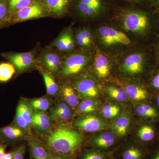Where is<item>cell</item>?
Returning <instances> with one entry per match:
<instances>
[{"instance_id":"1","label":"cell","mask_w":159,"mask_h":159,"mask_svg":"<svg viewBox=\"0 0 159 159\" xmlns=\"http://www.w3.org/2000/svg\"><path fill=\"white\" fill-rule=\"evenodd\" d=\"M123 28L126 31L147 37L155 33L156 11L126 8L118 13Z\"/></svg>"},{"instance_id":"2","label":"cell","mask_w":159,"mask_h":159,"mask_svg":"<svg viewBox=\"0 0 159 159\" xmlns=\"http://www.w3.org/2000/svg\"><path fill=\"white\" fill-rule=\"evenodd\" d=\"M83 141L82 134L62 124L54 127L46 139L47 145L51 150L66 155L75 153Z\"/></svg>"},{"instance_id":"3","label":"cell","mask_w":159,"mask_h":159,"mask_svg":"<svg viewBox=\"0 0 159 159\" xmlns=\"http://www.w3.org/2000/svg\"><path fill=\"white\" fill-rule=\"evenodd\" d=\"M91 57L84 52H76L63 56L61 70L59 74L63 77H69L81 73L88 65Z\"/></svg>"},{"instance_id":"4","label":"cell","mask_w":159,"mask_h":159,"mask_svg":"<svg viewBox=\"0 0 159 159\" xmlns=\"http://www.w3.org/2000/svg\"><path fill=\"white\" fill-rule=\"evenodd\" d=\"M37 54L35 51L16 53L6 52L2 57L12 64L16 70V75L36 68L38 66Z\"/></svg>"},{"instance_id":"5","label":"cell","mask_w":159,"mask_h":159,"mask_svg":"<svg viewBox=\"0 0 159 159\" xmlns=\"http://www.w3.org/2000/svg\"><path fill=\"white\" fill-rule=\"evenodd\" d=\"M47 17H49L48 9L40 0H38L11 15L9 19V26L30 20Z\"/></svg>"},{"instance_id":"6","label":"cell","mask_w":159,"mask_h":159,"mask_svg":"<svg viewBox=\"0 0 159 159\" xmlns=\"http://www.w3.org/2000/svg\"><path fill=\"white\" fill-rule=\"evenodd\" d=\"M61 52L49 47L43 49L37 55L38 66H40L52 74H58L62 65Z\"/></svg>"},{"instance_id":"7","label":"cell","mask_w":159,"mask_h":159,"mask_svg":"<svg viewBox=\"0 0 159 159\" xmlns=\"http://www.w3.org/2000/svg\"><path fill=\"white\" fill-rule=\"evenodd\" d=\"M150 55L146 52H139L128 55L122 66L123 71L130 75H138L147 71Z\"/></svg>"},{"instance_id":"8","label":"cell","mask_w":159,"mask_h":159,"mask_svg":"<svg viewBox=\"0 0 159 159\" xmlns=\"http://www.w3.org/2000/svg\"><path fill=\"white\" fill-rule=\"evenodd\" d=\"M73 7L80 16L93 18L104 11L105 2L104 0H75Z\"/></svg>"},{"instance_id":"9","label":"cell","mask_w":159,"mask_h":159,"mask_svg":"<svg viewBox=\"0 0 159 159\" xmlns=\"http://www.w3.org/2000/svg\"><path fill=\"white\" fill-rule=\"evenodd\" d=\"M99 33L100 39L106 45H128L131 43L129 38L125 33L108 26L100 27Z\"/></svg>"},{"instance_id":"10","label":"cell","mask_w":159,"mask_h":159,"mask_svg":"<svg viewBox=\"0 0 159 159\" xmlns=\"http://www.w3.org/2000/svg\"><path fill=\"white\" fill-rule=\"evenodd\" d=\"M48 11L49 17L60 18L68 13L75 0H40Z\"/></svg>"},{"instance_id":"11","label":"cell","mask_w":159,"mask_h":159,"mask_svg":"<svg viewBox=\"0 0 159 159\" xmlns=\"http://www.w3.org/2000/svg\"><path fill=\"white\" fill-rule=\"evenodd\" d=\"M75 87L80 99H93L99 95L97 83L91 77H84L77 80Z\"/></svg>"},{"instance_id":"12","label":"cell","mask_w":159,"mask_h":159,"mask_svg":"<svg viewBox=\"0 0 159 159\" xmlns=\"http://www.w3.org/2000/svg\"><path fill=\"white\" fill-rule=\"evenodd\" d=\"M74 127L87 132H94L104 128L105 123L97 116L88 115L77 118L74 122Z\"/></svg>"},{"instance_id":"13","label":"cell","mask_w":159,"mask_h":159,"mask_svg":"<svg viewBox=\"0 0 159 159\" xmlns=\"http://www.w3.org/2000/svg\"><path fill=\"white\" fill-rule=\"evenodd\" d=\"M50 47L61 52H70L75 48V42L70 30L66 29L53 42Z\"/></svg>"},{"instance_id":"14","label":"cell","mask_w":159,"mask_h":159,"mask_svg":"<svg viewBox=\"0 0 159 159\" xmlns=\"http://www.w3.org/2000/svg\"><path fill=\"white\" fill-rule=\"evenodd\" d=\"M125 90L129 98L137 102H150L153 96L150 89L143 85L129 84L125 87Z\"/></svg>"},{"instance_id":"15","label":"cell","mask_w":159,"mask_h":159,"mask_svg":"<svg viewBox=\"0 0 159 159\" xmlns=\"http://www.w3.org/2000/svg\"><path fill=\"white\" fill-rule=\"evenodd\" d=\"M137 115L146 122H159V109L150 102H142L137 107Z\"/></svg>"},{"instance_id":"16","label":"cell","mask_w":159,"mask_h":159,"mask_svg":"<svg viewBox=\"0 0 159 159\" xmlns=\"http://www.w3.org/2000/svg\"><path fill=\"white\" fill-rule=\"evenodd\" d=\"M16 125H8L0 128V138L7 144H13L24 137V131Z\"/></svg>"},{"instance_id":"17","label":"cell","mask_w":159,"mask_h":159,"mask_svg":"<svg viewBox=\"0 0 159 159\" xmlns=\"http://www.w3.org/2000/svg\"><path fill=\"white\" fill-rule=\"evenodd\" d=\"M110 69L108 58L97 51L94 61V69L97 76L100 79L106 78L110 73Z\"/></svg>"},{"instance_id":"18","label":"cell","mask_w":159,"mask_h":159,"mask_svg":"<svg viewBox=\"0 0 159 159\" xmlns=\"http://www.w3.org/2000/svg\"><path fill=\"white\" fill-rule=\"evenodd\" d=\"M31 125L42 133L48 132L52 128L51 118L43 112H33Z\"/></svg>"},{"instance_id":"19","label":"cell","mask_w":159,"mask_h":159,"mask_svg":"<svg viewBox=\"0 0 159 159\" xmlns=\"http://www.w3.org/2000/svg\"><path fill=\"white\" fill-rule=\"evenodd\" d=\"M153 122H147L141 125L138 131V136L143 143L149 144L153 142L158 136L157 129Z\"/></svg>"},{"instance_id":"20","label":"cell","mask_w":159,"mask_h":159,"mask_svg":"<svg viewBox=\"0 0 159 159\" xmlns=\"http://www.w3.org/2000/svg\"><path fill=\"white\" fill-rule=\"evenodd\" d=\"M36 69L42 75L48 94L53 97L57 96L59 92V87L53 77V74L40 66H37Z\"/></svg>"},{"instance_id":"21","label":"cell","mask_w":159,"mask_h":159,"mask_svg":"<svg viewBox=\"0 0 159 159\" xmlns=\"http://www.w3.org/2000/svg\"><path fill=\"white\" fill-rule=\"evenodd\" d=\"M30 153L33 159H51L48 152L43 143L36 138H31L29 141Z\"/></svg>"},{"instance_id":"22","label":"cell","mask_w":159,"mask_h":159,"mask_svg":"<svg viewBox=\"0 0 159 159\" xmlns=\"http://www.w3.org/2000/svg\"><path fill=\"white\" fill-rule=\"evenodd\" d=\"M75 40L78 45L85 51L91 50L93 47V35L88 28H84L77 31Z\"/></svg>"},{"instance_id":"23","label":"cell","mask_w":159,"mask_h":159,"mask_svg":"<svg viewBox=\"0 0 159 159\" xmlns=\"http://www.w3.org/2000/svg\"><path fill=\"white\" fill-rule=\"evenodd\" d=\"M116 137L113 133L107 131L95 137L92 141V144L99 148H107L115 143Z\"/></svg>"},{"instance_id":"24","label":"cell","mask_w":159,"mask_h":159,"mask_svg":"<svg viewBox=\"0 0 159 159\" xmlns=\"http://www.w3.org/2000/svg\"><path fill=\"white\" fill-rule=\"evenodd\" d=\"M61 91L63 98L71 107H76L79 104V98L72 86L65 84L61 86Z\"/></svg>"},{"instance_id":"25","label":"cell","mask_w":159,"mask_h":159,"mask_svg":"<svg viewBox=\"0 0 159 159\" xmlns=\"http://www.w3.org/2000/svg\"><path fill=\"white\" fill-rule=\"evenodd\" d=\"M70 107L66 102H60L52 111V116L58 121L68 120L72 114Z\"/></svg>"},{"instance_id":"26","label":"cell","mask_w":159,"mask_h":159,"mask_svg":"<svg viewBox=\"0 0 159 159\" xmlns=\"http://www.w3.org/2000/svg\"><path fill=\"white\" fill-rule=\"evenodd\" d=\"M130 121V117L126 115H122L117 118L113 125L115 133L119 137L124 136L128 131Z\"/></svg>"},{"instance_id":"27","label":"cell","mask_w":159,"mask_h":159,"mask_svg":"<svg viewBox=\"0 0 159 159\" xmlns=\"http://www.w3.org/2000/svg\"><path fill=\"white\" fill-rule=\"evenodd\" d=\"M37 1L38 0H8L9 19L11 15L20 9Z\"/></svg>"},{"instance_id":"28","label":"cell","mask_w":159,"mask_h":159,"mask_svg":"<svg viewBox=\"0 0 159 159\" xmlns=\"http://www.w3.org/2000/svg\"><path fill=\"white\" fill-rule=\"evenodd\" d=\"M16 72L14 66L10 62L0 63V82H6L10 80Z\"/></svg>"},{"instance_id":"29","label":"cell","mask_w":159,"mask_h":159,"mask_svg":"<svg viewBox=\"0 0 159 159\" xmlns=\"http://www.w3.org/2000/svg\"><path fill=\"white\" fill-rule=\"evenodd\" d=\"M99 107V102L92 99H84L80 103L77 111L80 114L91 113L97 111Z\"/></svg>"},{"instance_id":"30","label":"cell","mask_w":159,"mask_h":159,"mask_svg":"<svg viewBox=\"0 0 159 159\" xmlns=\"http://www.w3.org/2000/svg\"><path fill=\"white\" fill-rule=\"evenodd\" d=\"M107 92L110 97L118 102H125L128 98L125 90L116 86L108 87Z\"/></svg>"},{"instance_id":"31","label":"cell","mask_w":159,"mask_h":159,"mask_svg":"<svg viewBox=\"0 0 159 159\" xmlns=\"http://www.w3.org/2000/svg\"><path fill=\"white\" fill-rule=\"evenodd\" d=\"M145 152L142 148L131 146L126 148L122 153V159H143Z\"/></svg>"},{"instance_id":"32","label":"cell","mask_w":159,"mask_h":159,"mask_svg":"<svg viewBox=\"0 0 159 159\" xmlns=\"http://www.w3.org/2000/svg\"><path fill=\"white\" fill-rule=\"evenodd\" d=\"M8 0H0V29L9 26Z\"/></svg>"},{"instance_id":"33","label":"cell","mask_w":159,"mask_h":159,"mask_svg":"<svg viewBox=\"0 0 159 159\" xmlns=\"http://www.w3.org/2000/svg\"><path fill=\"white\" fill-rule=\"evenodd\" d=\"M31 106L36 111L44 112L48 110L51 106V102L48 98L45 97L37 98L31 100L29 102Z\"/></svg>"},{"instance_id":"34","label":"cell","mask_w":159,"mask_h":159,"mask_svg":"<svg viewBox=\"0 0 159 159\" xmlns=\"http://www.w3.org/2000/svg\"><path fill=\"white\" fill-rule=\"evenodd\" d=\"M16 112L20 114L31 126L32 123V112L30 107L24 102L19 103L16 109Z\"/></svg>"},{"instance_id":"35","label":"cell","mask_w":159,"mask_h":159,"mask_svg":"<svg viewBox=\"0 0 159 159\" xmlns=\"http://www.w3.org/2000/svg\"><path fill=\"white\" fill-rule=\"evenodd\" d=\"M120 107L114 104H107L102 109V113L106 119H112L119 116L120 114Z\"/></svg>"},{"instance_id":"36","label":"cell","mask_w":159,"mask_h":159,"mask_svg":"<svg viewBox=\"0 0 159 159\" xmlns=\"http://www.w3.org/2000/svg\"><path fill=\"white\" fill-rule=\"evenodd\" d=\"M157 70L152 74L149 80L150 89L154 93L159 92V67Z\"/></svg>"},{"instance_id":"37","label":"cell","mask_w":159,"mask_h":159,"mask_svg":"<svg viewBox=\"0 0 159 159\" xmlns=\"http://www.w3.org/2000/svg\"><path fill=\"white\" fill-rule=\"evenodd\" d=\"M25 147L24 145H20L13 151V159H24Z\"/></svg>"},{"instance_id":"38","label":"cell","mask_w":159,"mask_h":159,"mask_svg":"<svg viewBox=\"0 0 159 159\" xmlns=\"http://www.w3.org/2000/svg\"><path fill=\"white\" fill-rule=\"evenodd\" d=\"M83 159H105V158L99 152L92 151L86 153Z\"/></svg>"},{"instance_id":"39","label":"cell","mask_w":159,"mask_h":159,"mask_svg":"<svg viewBox=\"0 0 159 159\" xmlns=\"http://www.w3.org/2000/svg\"><path fill=\"white\" fill-rule=\"evenodd\" d=\"M154 49L155 55V60L157 64L158 67H159V41L155 44L154 45Z\"/></svg>"},{"instance_id":"40","label":"cell","mask_w":159,"mask_h":159,"mask_svg":"<svg viewBox=\"0 0 159 159\" xmlns=\"http://www.w3.org/2000/svg\"><path fill=\"white\" fill-rule=\"evenodd\" d=\"M148 5L154 10H159V0H148Z\"/></svg>"},{"instance_id":"41","label":"cell","mask_w":159,"mask_h":159,"mask_svg":"<svg viewBox=\"0 0 159 159\" xmlns=\"http://www.w3.org/2000/svg\"><path fill=\"white\" fill-rule=\"evenodd\" d=\"M155 10L156 11V20L155 23V33L159 37V10Z\"/></svg>"},{"instance_id":"42","label":"cell","mask_w":159,"mask_h":159,"mask_svg":"<svg viewBox=\"0 0 159 159\" xmlns=\"http://www.w3.org/2000/svg\"><path fill=\"white\" fill-rule=\"evenodd\" d=\"M153 96L152 99H153L154 103L159 109V92L155 93Z\"/></svg>"},{"instance_id":"43","label":"cell","mask_w":159,"mask_h":159,"mask_svg":"<svg viewBox=\"0 0 159 159\" xmlns=\"http://www.w3.org/2000/svg\"><path fill=\"white\" fill-rule=\"evenodd\" d=\"M128 2L137 3V4H143L147 3L148 4V0H122Z\"/></svg>"},{"instance_id":"44","label":"cell","mask_w":159,"mask_h":159,"mask_svg":"<svg viewBox=\"0 0 159 159\" xmlns=\"http://www.w3.org/2000/svg\"><path fill=\"white\" fill-rule=\"evenodd\" d=\"M6 146L2 144L0 145V159L2 158L3 156L5 155V150H6Z\"/></svg>"},{"instance_id":"45","label":"cell","mask_w":159,"mask_h":159,"mask_svg":"<svg viewBox=\"0 0 159 159\" xmlns=\"http://www.w3.org/2000/svg\"><path fill=\"white\" fill-rule=\"evenodd\" d=\"M1 159H13V151L9 153H5Z\"/></svg>"},{"instance_id":"46","label":"cell","mask_w":159,"mask_h":159,"mask_svg":"<svg viewBox=\"0 0 159 159\" xmlns=\"http://www.w3.org/2000/svg\"><path fill=\"white\" fill-rule=\"evenodd\" d=\"M152 159H159V148H157L152 155Z\"/></svg>"},{"instance_id":"47","label":"cell","mask_w":159,"mask_h":159,"mask_svg":"<svg viewBox=\"0 0 159 159\" xmlns=\"http://www.w3.org/2000/svg\"><path fill=\"white\" fill-rule=\"evenodd\" d=\"M51 159H68L64 157L61 156H55L53 158Z\"/></svg>"},{"instance_id":"48","label":"cell","mask_w":159,"mask_h":159,"mask_svg":"<svg viewBox=\"0 0 159 159\" xmlns=\"http://www.w3.org/2000/svg\"><path fill=\"white\" fill-rule=\"evenodd\" d=\"M1 140H2V139H1V138H0V145H2V141H1Z\"/></svg>"}]
</instances>
